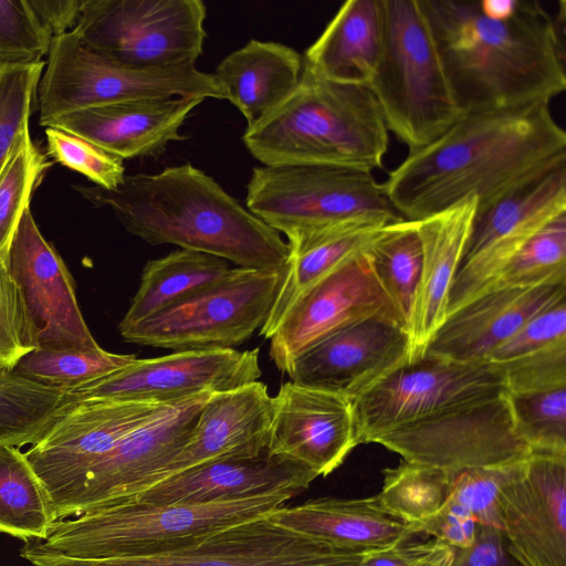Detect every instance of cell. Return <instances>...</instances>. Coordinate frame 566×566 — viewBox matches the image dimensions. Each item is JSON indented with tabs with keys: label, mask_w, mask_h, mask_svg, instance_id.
Instances as JSON below:
<instances>
[{
	"label": "cell",
	"mask_w": 566,
	"mask_h": 566,
	"mask_svg": "<svg viewBox=\"0 0 566 566\" xmlns=\"http://www.w3.org/2000/svg\"><path fill=\"white\" fill-rule=\"evenodd\" d=\"M371 442L402 460L454 473L521 461L531 454L517 434L506 392L461 405L386 431Z\"/></svg>",
	"instance_id": "11"
},
{
	"label": "cell",
	"mask_w": 566,
	"mask_h": 566,
	"mask_svg": "<svg viewBox=\"0 0 566 566\" xmlns=\"http://www.w3.org/2000/svg\"><path fill=\"white\" fill-rule=\"evenodd\" d=\"M497 506L521 566H566V455L531 452L500 491Z\"/></svg>",
	"instance_id": "19"
},
{
	"label": "cell",
	"mask_w": 566,
	"mask_h": 566,
	"mask_svg": "<svg viewBox=\"0 0 566 566\" xmlns=\"http://www.w3.org/2000/svg\"><path fill=\"white\" fill-rule=\"evenodd\" d=\"M53 523L46 492L24 453L0 444V533L42 541Z\"/></svg>",
	"instance_id": "34"
},
{
	"label": "cell",
	"mask_w": 566,
	"mask_h": 566,
	"mask_svg": "<svg viewBox=\"0 0 566 566\" xmlns=\"http://www.w3.org/2000/svg\"><path fill=\"white\" fill-rule=\"evenodd\" d=\"M172 402H77L29 446L23 453L46 492L54 523L56 512L82 485L91 468Z\"/></svg>",
	"instance_id": "14"
},
{
	"label": "cell",
	"mask_w": 566,
	"mask_h": 566,
	"mask_svg": "<svg viewBox=\"0 0 566 566\" xmlns=\"http://www.w3.org/2000/svg\"><path fill=\"white\" fill-rule=\"evenodd\" d=\"M458 106L465 113L551 103L566 90L564 28L535 0L506 20L479 1L419 0Z\"/></svg>",
	"instance_id": "2"
},
{
	"label": "cell",
	"mask_w": 566,
	"mask_h": 566,
	"mask_svg": "<svg viewBox=\"0 0 566 566\" xmlns=\"http://www.w3.org/2000/svg\"><path fill=\"white\" fill-rule=\"evenodd\" d=\"M515 430L531 452L566 455V387L507 392Z\"/></svg>",
	"instance_id": "40"
},
{
	"label": "cell",
	"mask_w": 566,
	"mask_h": 566,
	"mask_svg": "<svg viewBox=\"0 0 566 566\" xmlns=\"http://www.w3.org/2000/svg\"><path fill=\"white\" fill-rule=\"evenodd\" d=\"M296 494L295 490H281L195 505H104L53 523L49 535L27 542L20 556L102 559L175 551L223 527L265 515Z\"/></svg>",
	"instance_id": "5"
},
{
	"label": "cell",
	"mask_w": 566,
	"mask_h": 566,
	"mask_svg": "<svg viewBox=\"0 0 566 566\" xmlns=\"http://www.w3.org/2000/svg\"><path fill=\"white\" fill-rule=\"evenodd\" d=\"M45 62L0 66V170L15 143L29 132L38 105V86Z\"/></svg>",
	"instance_id": "42"
},
{
	"label": "cell",
	"mask_w": 566,
	"mask_h": 566,
	"mask_svg": "<svg viewBox=\"0 0 566 566\" xmlns=\"http://www.w3.org/2000/svg\"><path fill=\"white\" fill-rule=\"evenodd\" d=\"M368 254L379 283L408 331L422 268L417 221L403 219L387 226Z\"/></svg>",
	"instance_id": "35"
},
{
	"label": "cell",
	"mask_w": 566,
	"mask_h": 566,
	"mask_svg": "<svg viewBox=\"0 0 566 566\" xmlns=\"http://www.w3.org/2000/svg\"><path fill=\"white\" fill-rule=\"evenodd\" d=\"M247 209L289 245L364 221L403 220L373 172L327 165L260 166L247 185Z\"/></svg>",
	"instance_id": "7"
},
{
	"label": "cell",
	"mask_w": 566,
	"mask_h": 566,
	"mask_svg": "<svg viewBox=\"0 0 566 566\" xmlns=\"http://www.w3.org/2000/svg\"><path fill=\"white\" fill-rule=\"evenodd\" d=\"M548 283H566V213L536 232L479 295Z\"/></svg>",
	"instance_id": "37"
},
{
	"label": "cell",
	"mask_w": 566,
	"mask_h": 566,
	"mask_svg": "<svg viewBox=\"0 0 566 566\" xmlns=\"http://www.w3.org/2000/svg\"><path fill=\"white\" fill-rule=\"evenodd\" d=\"M137 357L96 349L38 348L20 359L14 373L43 385L71 390L133 363Z\"/></svg>",
	"instance_id": "36"
},
{
	"label": "cell",
	"mask_w": 566,
	"mask_h": 566,
	"mask_svg": "<svg viewBox=\"0 0 566 566\" xmlns=\"http://www.w3.org/2000/svg\"><path fill=\"white\" fill-rule=\"evenodd\" d=\"M283 275L284 268L231 269L221 281L119 334L128 343L175 352L234 348L261 329Z\"/></svg>",
	"instance_id": "9"
},
{
	"label": "cell",
	"mask_w": 566,
	"mask_h": 566,
	"mask_svg": "<svg viewBox=\"0 0 566 566\" xmlns=\"http://www.w3.org/2000/svg\"><path fill=\"white\" fill-rule=\"evenodd\" d=\"M275 524L331 545L366 553L408 542L415 523L394 515L378 494L364 499L319 497L270 512Z\"/></svg>",
	"instance_id": "28"
},
{
	"label": "cell",
	"mask_w": 566,
	"mask_h": 566,
	"mask_svg": "<svg viewBox=\"0 0 566 566\" xmlns=\"http://www.w3.org/2000/svg\"><path fill=\"white\" fill-rule=\"evenodd\" d=\"M566 296V283L488 291L447 316L424 354L458 363L489 361L532 316Z\"/></svg>",
	"instance_id": "25"
},
{
	"label": "cell",
	"mask_w": 566,
	"mask_h": 566,
	"mask_svg": "<svg viewBox=\"0 0 566 566\" xmlns=\"http://www.w3.org/2000/svg\"><path fill=\"white\" fill-rule=\"evenodd\" d=\"M175 96L221 98L213 74L195 64L127 67L91 51L67 32L52 40L39 82L40 124L85 108Z\"/></svg>",
	"instance_id": "8"
},
{
	"label": "cell",
	"mask_w": 566,
	"mask_h": 566,
	"mask_svg": "<svg viewBox=\"0 0 566 566\" xmlns=\"http://www.w3.org/2000/svg\"><path fill=\"white\" fill-rule=\"evenodd\" d=\"M506 392L497 367L423 355L353 400L358 441L461 405Z\"/></svg>",
	"instance_id": "13"
},
{
	"label": "cell",
	"mask_w": 566,
	"mask_h": 566,
	"mask_svg": "<svg viewBox=\"0 0 566 566\" xmlns=\"http://www.w3.org/2000/svg\"><path fill=\"white\" fill-rule=\"evenodd\" d=\"M454 556V547L434 538L366 552L357 566H452Z\"/></svg>",
	"instance_id": "48"
},
{
	"label": "cell",
	"mask_w": 566,
	"mask_h": 566,
	"mask_svg": "<svg viewBox=\"0 0 566 566\" xmlns=\"http://www.w3.org/2000/svg\"><path fill=\"white\" fill-rule=\"evenodd\" d=\"M46 156L77 171L95 186L115 189L125 178L123 159L95 144L55 127H45Z\"/></svg>",
	"instance_id": "43"
},
{
	"label": "cell",
	"mask_w": 566,
	"mask_h": 566,
	"mask_svg": "<svg viewBox=\"0 0 566 566\" xmlns=\"http://www.w3.org/2000/svg\"><path fill=\"white\" fill-rule=\"evenodd\" d=\"M566 339V296L532 316L512 337L495 349L490 363H503Z\"/></svg>",
	"instance_id": "47"
},
{
	"label": "cell",
	"mask_w": 566,
	"mask_h": 566,
	"mask_svg": "<svg viewBox=\"0 0 566 566\" xmlns=\"http://www.w3.org/2000/svg\"><path fill=\"white\" fill-rule=\"evenodd\" d=\"M371 318L387 319L406 329L375 274L367 251L344 263L295 301L270 338V358L279 370L287 374L301 355L326 337Z\"/></svg>",
	"instance_id": "17"
},
{
	"label": "cell",
	"mask_w": 566,
	"mask_h": 566,
	"mask_svg": "<svg viewBox=\"0 0 566 566\" xmlns=\"http://www.w3.org/2000/svg\"><path fill=\"white\" fill-rule=\"evenodd\" d=\"M76 403L67 390L0 369V444H33Z\"/></svg>",
	"instance_id": "33"
},
{
	"label": "cell",
	"mask_w": 566,
	"mask_h": 566,
	"mask_svg": "<svg viewBox=\"0 0 566 566\" xmlns=\"http://www.w3.org/2000/svg\"><path fill=\"white\" fill-rule=\"evenodd\" d=\"M51 166L52 161L27 132L0 170V260L3 262L20 219L30 208L31 196Z\"/></svg>",
	"instance_id": "38"
},
{
	"label": "cell",
	"mask_w": 566,
	"mask_h": 566,
	"mask_svg": "<svg viewBox=\"0 0 566 566\" xmlns=\"http://www.w3.org/2000/svg\"><path fill=\"white\" fill-rule=\"evenodd\" d=\"M410 363V340L399 324L366 319L326 337L292 365L291 381L355 400Z\"/></svg>",
	"instance_id": "22"
},
{
	"label": "cell",
	"mask_w": 566,
	"mask_h": 566,
	"mask_svg": "<svg viewBox=\"0 0 566 566\" xmlns=\"http://www.w3.org/2000/svg\"><path fill=\"white\" fill-rule=\"evenodd\" d=\"M6 266L21 290L42 349H96L80 310L72 276L40 232L30 208L18 224Z\"/></svg>",
	"instance_id": "20"
},
{
	"label": "cell",
	"mask_w": 566,
	"mask_h": 566,
	"mask_svg": "<svg viewBox=\"0 0 566 566\" xmlns=\"http://www.w3.org/2000/svg\"><path fill=\"white\" fill-rule=\"evenodd\" d=\"M566 213V166L522 185L476 212L453 280L448 315L475 298L543 227Z\"/></svg>",
	"instance_id": "15"
},
{
	"label": "cell",
	"mask_w": 566,
	"mask_h": 566,
	"mask_svg": "<svg viewBox=\"0 0 566 566\" xmlns=\"http://www.w3.org/2000/svg\"><path fill=\"white\" fill-rule=\"evenodd\" d=\"M211 394L175 401L125 436L91 468L82 485L56 512L55 522L119 502L135 493L184 447Z\"/></svg>",
	"instance_id": "18"
},
{
	"label": "cell",
	"mask_w": 566,
	"mask_h": 566,
	"mask_svg": "<svg viewBox=\"0 0 566 566\" xmlns=\"http://www.w3.org/2000/svg\"><path fill=\"white\" fill-rule=\"evenodd\" d=\"M359 444L353 401L324 389L284 382L273 397L265 452L316 476L336 470Z\"/></svg>",
	"instance_id": "21"
},
{
	"label": "cell",
	"mask_w": 566,
	"mask_h": 566,
	"mask_svg": "<svg viewBox=\"0 0 566 566\" xmlns=\"http://www.w3.org/2000/svg\"><path fill=\"white\" fill-rule=\"evenodd\" d=\"M38 348V333L21 290L0 260V369L12 371Z\"/></svg>",
	"instance_id": "45"
},
{
	"label": "cell",
	"mask_w": 566,
	"mask_h": 566,
	"mask_svg": "<svg viewBox=\"0 0 566 566\" xmlns=\"http://www.w3.org/2000/svg\"><path fill=\"white\" fill-rule=\"evenodd\" d=\"M474 197L417 221L422 268L408 336L410 363L422 357L448 314L449 294L467 249L476 214Z\"/></svg>",
	"instance_id": "27"
},
{
	"label": "cell",
	"mask_w": 566,
	"mask_h": 566,
	"mask_svg": "<svg viewBox=\"0 0 566 566\" xmlns=\"http://www.w3.org/2000/svg\"><path fill=\"white\" fill-rule=\"evenodd\" d=\"M500 370L507 392H533L566 387V339L503 363Z\"/></svg>",
	"instance_id": "46"
},
{
	"label": "cell",
	"mask_w": 566,
	"mask_h": 566,
	"mask_svg": "<svg viewBox=\"0 0 566 566\" xmlns=\"http://www.w3.org/2000/svg\"><path fill=\"white\" fill-rule=\"evenodd\" d=\"M202 98H145L76 111L46 122L107 153L129 159L157 157L169 143L184 140L180 128Z\"/></svg>",
	"instance_id": "24"
},
{
	"label": "cell",
	"mask_w": 566,
	"mask_h": 566,
	"mask_svg": "<svg viewBox=\"0 0 566 566\" xmlns=\"http://www.w3.org/2000/svg\"><path fill=\"white\" fill-rule=\"evenodd\" d=\"M382 49L367 85L388 132L409 153L447 132L464 113L458 106L419 0H381Z\"/></svg>",
	"instance_id": "6"
},
{
	"label": "cell",
	"mask_w": 566,
	"mask_h": 566,
	"mask_svg": "<svg viewBox=\"0 0 566 566\" xmlns=\"http://www.w3.org/2000/svg\"><path fill=\"white\" fill-rule=\"evenodd\" d=\"M268 514L223 527L175 551L148 556L23 558L33 566H357L364 555L284 528Z\"/></svg>",
	"instance_id": "12"
},
{
	"label": "cell",
	"mask_w": 566,
	"mask_h": 566,
	"mask_svg": "<svg viewBox=\"0 0 566 566\" xmlns=\"http://www.w3.org/2000/svg\"><path fill=\"white\" fill-rule=\"evenodd\" d=\"M378 493L384 507L396 516L416 523L437 512L447 501L451 479L444 470L401 460L382 471Z\"/></svg>",
	"instance_id": "39"
},
{
	"label": "cell",
	"mask_w": 566,
	"mask_h": 566,
	"mask_svg": "<svg viewBox=\"0 0 566 566\" xmlns=\"http://www.w3.org/2000/svg\"><path fill=\"white\" fill-rule=\"evenodd\" d=\"M452 566H521L509 551L501 528L478 525L473 544L463 549L455 548Z\"/></svg>",
	"instance_id": "50"
},
{
	"label": "cell",
	"mask_w": 566,
	"mask_h": 566,
	"mask_svg": "<svg viewBox=\"0 0 566 566\" xmlns=\"http://www.w3.org/2000/svg\"><path fill=\"white\" fill-rule=\"evenodd\" d=\"M303 56L272 41L250 40L228 54L213 73L221 98L244 116L247 128L280 107L297 87Z\"/></svg>",
	"instance_id": "29"
},
{
	"label": "cell",
	"mask_w": 566,
	"mask_h": 566,
	"mask_svg": "<svg viewBox=\"0 0 566 566\" xmlns=\"http://www.w3.org/2000/svg\"><path fill=\"white\" fill-rule=\"evenodd\" d=\"M389 224L376 221L348 223L289 245L283 280L260 335L270 339L303 293L347 261L367 252Z\"/></svg>",
	"instance_id": "31"
},
{
	"label": "cell",
	"mask_w": 566,
	"mask_h": 566,
	"mask_svg": "<svg viewBox=\"0 0 566 566\" xmlns=\"http://www.w3.org/2000/svg\"><path fill=\"white\" fill-rule=\"evenodd\" d=\"M384 38L381 0L345 1L303 55L312 74L336 82L368 85Z\"/></svg>",
	"instance_id": "30"
},
{
	"label": "cell",
	"mask_w": 566,
	"mask_h": 566,
	"mask_svg": "<svg viewBox=\"0 0 566 566\" xmlns=\"http://www.w3.org/2000/svg\"><path fill=\"white\" fill-rule=\"evenodd\" d=\"M388 129L366 85L312 74L303 66L292 95L242 137L263 166L327 165L373 172L382 167Z\"/></svg>",
	"instance_id": "4"
},
{
	"label": "cell",
	"mask_w": 566,
	"mask_h": 566,
	"mask_svg": "<svg viewBox=\"0 0 566 566\" xmlns=\"http://www.w3.org/2000/svg\"><path fill=\"white\" fill-rule=\"evenodd\" d=\"M96 208H108L132 234L153 245L214 255L239 268L283 269L290 247L212 177L191 164L125 176L115 189L73 185Z\"/></svg>",
	"instance_id": "3"
},
{
	"label": "cell",
	"mask_w": 566,
	"mask_h": 566,
	"mask_svg": "<svg viewBox=\"0 0 566 566\" xmlns=\"http://www.w3.org/2000/svg\"><path fill=\"white\" fill-rule=\"evenodd\" d=\"M206 15L200 0H85L71 32L114 63L160 69L196 63Z\"/></svg>",
	"instance_id": "10"
},
{
	"label": "cell",
	"mask_w": 566,
	"mask_h": 566,
	"mask_svg": "<svg viewBox=\"0 0 566 566\" xmlns=\"http://www.w3.org/2000/svg\"><path fill=\"white\" fill-rule=\"evenodd\" d=\"M525 459L454 473L450 476V491L444 504L474 517L479 524L501 528L497 495L515 476Z\"/></svg>",
	"instance_id": "41"
},
{
	"label": "cell",
	"mask_w": 566,
	"mask_h": 566,
	"mask_svg": "<svg viewBox=\"0 0 566 566\" xmlns=\"http://www.w3.org/2000/svg\"><path fill=\"white\" fill-rule=\"evenodd\" d=\"M42 28L55 39L75 27L85 0H28Z\"/></svg>",
	"instance_id": "51"
},
{
	"label": "cell",
	"mask_w": 566,
	"mask_h": 566,
	"mask_svg": "<svg viewBox=\"0 0 566 566\" xmlns=\"http://www.w3.org/2000/svg\"><path fill=\"white\" fill-rule=\"evenodd\" d=\"M51 42L28 0H0V66L40 63Z\"/></svg>",
	"instance_id": "44"
},
{
	"label": "cell",
	"mask_w": 566,
	"mask_h": 566,
	"mask_svg": "<svg viewBox=\"0 0 566 566\" xmlns=\"http://www.w3.org/2000/svg\"><path fill=\"white\" fill-rule=\"evenodd\" d=\"M262 375L259 349H196L155 358H136L102 378L69 390L82 401H176L203 392H222Z\"/></svg>",
	"instance_id": "16"
},
{
	"label": "cell",
	"mask_w": 566,
	"mask_h": 566,
	"mask_svg": "<svg viewBox=\"0 0 566 566\" xmlns=\"http://www.w3.org/2000/svg\"><path fill=\"white\" fill-rule=\"evenodd\" d=\"M566 166V133L549 103L465 113L428 146L409 153L381 189L418 221L474 197L476 212L527 181Z\"/></svg>",
	"instance_id": "1"
},
{
	"label": "cell",
	"mask_w": 566,
	"mask_h": 566,
	"mask_svg": "<svg viewBox=\"0 0 566 566\" xmlns=\"http://www.w3.org/2000/svg\"><path fill=\"white\" fill-rule=\"evenodd\" d=\"M316 478L304 465L264 452L252 459L218 461L184 471L113 504L195 505L281 490L301 493Z\"/></svg>",
	"instance_id": "26"
},
{
	"label": "cell",
	"mask_w": 566,
	"mask_h": 566,
	"mask_svg": "<svg viewBox=\"0 0 566 566\" xmlns=\"http://www.w3.org/2000/svg\"><path fill=\"white\" fill-rule=\"evenodd\" d=\"M415 525L419 533L431 535L457 549H463L473 544L479 523L474 517L443 504L437 512L416 522Z\"/></svg>",
	"instance_id": "49"
},
{
	"label": "cell",
	"mask_w": 566,
	"mask_h": 566,
	"mask_svg": "<svg viewBox=\"0 0 566 566\" xmlns=\"http://www.w3.org/2000/svg\"><path fill=\"white\" fill-rule=\"evenodd\" d=\"M231 269L223 259L185 249L148 261L118 331L136 325L221 281Z\"/></svg>",
	"instance_id": "32"
},
{
	"label": "cell",
	"mask_w": 566,
	"mask_h": 566,
	"mask_svg": "<svg viewBox=\"0 0 566 566\" xmlns=\"http://www.w3.org/2000/svg\"><path fill=\"white\" fill-rule=\"evenodd\" d=\"M272 405L273 397L259 380L212 392L184 447L135 493L203 464L261 455L265 452Z\"/></svg>",
	"instance_id": "23"
},
{
	"label": "cell",
	"mask_w": 566,
	"mask_h": 566,
	"mask_svg": "<svg viewBox=\"0 0 566 566\" xmlns=\"http://www.w3.org/2000/svg\"><path fill=\"white\" fill-rule=\"evenodd\" d=\"M520 0H483L479 1L482 14L492 20H506L518 8Z\"/></svg>",
	"instance_id": "52"
}]
</instances>
